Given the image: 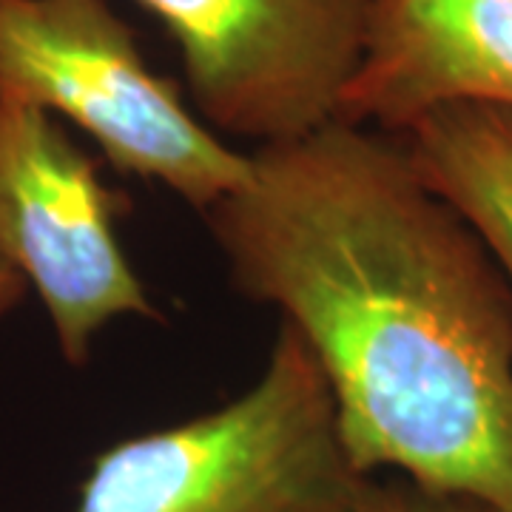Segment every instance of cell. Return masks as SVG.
Returning <instances> with one entry per match:
<instances>
[{
  "label": "cell",
  "mask_w": 512,
  "mask_h": 512,
  "mask_svg": "<svg viewBox=\"0 0 512 512\" xmlns=\"http://www.w3.org/2000/svg\"><path fill=\"white\" fill-rule=\"evenodd\" d=\"M0 94L86 131L120 174L160 183L208 211L242 185L234 151L148 66L109 0H0Z\"/></svg>",
  "instance_id": "3"
},
{
  "label": "cell",
  "mask_w": 512,
  "mask_h": 512,
  "mask_svg": "<svg viewBox=\"0 0 512 512\" xmlns=\"http://www.w3.org/2000/svg\"><path fill=\"white\" fill-rule=\"evenodd\" d=\"M123 211L55 114L0 94V254L37 291L74 367L114 319L160 316L120 245Z\"/></svg>",
  "instance_id": "4"
},
{
  "label": "cell",
  "mask_w": 512,
  "mask_h": 512,
  "mask_svg": "<svg viewBox=\"0 0 512 512\" xmlns=\"http://www.w3.org/2000/svg\"><path fill=\"white\" fill-rule=\"evenodd\" d=\"M202 220L234 288L311 348L359 473L512 512V288L402 134L256 146Z\"/></svg>",
  "instance_id": "1"
},
{
  "label": "cell",
  "mask_w": 512,
  "mask_h": 512,
  "mask_svg": "<svg viewBox=\"0 0 512 512\" xmlns=\"http://www.w3.org/2000/svg\"><path fill=\"white\" fill-rule=\"evenodd\" d=\"M367 478L311 348L282 322L237 399L94 458L77 512H353Z\"/></svg>",
  "instance_id": "2"
},
{
  "label": "cell",
  "mask_w": 512,
  "mask_h": 512,
  "mask_svg": "<svg viewBox=\"0 0 512 512\" xmlns=\"http://www.w3.org/2000/svg\"><path fill=\"white\" fill-rule=\"evenodd\" d=\"M353 512H504L478 501L470 495L458 493H441L421 487L410 478H393V481H376L367 478L365 490L359 495Z\"/></svg>",
  "instance_id": "8"
},
{
  "label": "cell",
  "mask_w": 512,
  "mask_h": 512,
  "mask_svg": "<svg viewBox=\"0 0 512 512\" xmlns=\"http://www.w3.org/2000/svg\"><path fill=\"white\" fill-rule=\"evenodd\" d=\"M447 103L512 106V0H370L336 120L404 134Z\"/></svg>",
  "instance_id": "6"
},
{
  "label": "cell",
  "mask_w": 512,
  "mask_h": 512,
  "mask_svg": "<svg viewBox=\"0 0 512 512\" xmlns=\"http://www.w3.org/2000/svg\"><path fill=\"white\" fill-rule=\"evenodd\" d=\"M183 57L188 100L256 146L328 126L365 49L370 0H137Z\"/></svg>",
  "instance_id": "5"
},
{
  "label": "cell",
  "mask_w": 512,
  "mask_h": 512,
  "mask_svg": "<svg viewBox=\"0 0 512 512\" xmlns=\"http://www.w3.org/2000/svg\"><path fill=\"white\" fill-rule=\"evenodd\" d=\"M26 291H29L26 279L20 276L18 268L6 256L0 254V322L18 308Z\"/></svg>",
  "instance_id": "9"
},
{
  "label": "cell",
  "mask_w": 512,
  "mask_h": 512,
  "mask_svg": "<svg viewBox=\"0 0 512 512\" xmlns=\"http://www.w3.org/2000/svg\"><path fill=\"white\" fill-rule=\"evenodd\" d=\"M413 163L450 202L512 288V106L447 103L402 134Z\"/></svg>",
  "instance_id": "7"
}]
</instances>
